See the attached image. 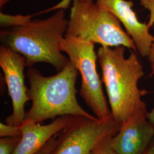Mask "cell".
I'll list each match as a JSON object with an SVG mask.
<instances>
[{"instance_id":"cell-3","label":"cell","mask_w":154,"mask_h":154,"mask_svg":"<svg viewBox=\"0 0 154 154\" xmlns=\"http://www.w3.org/2000/svg\"><path fill=\"white\" fill-rule=\"evenodd\" d=\"M78 73L70 61L60 72L50 77L44 76L38 69L30 67L26 75L32 106L25 119L38 123L63 116L97 119L84 110L77 100L75 85Z\"/></svg>"},{"instance_id":"cell-10","label":"cell","mask_w":154,"mask_h":154,"mask_svg":"<svg viewBox=\"0 0 154 154\" xmlns=\"http://www.w3.org/2000/svg\"><path fill=\"white\" fill-rule=\"evenodd\" d=\"M73 116H58L44 125L25 119L20 126L22 131L21 140L12 154H37L51 138L70 124Z\"/></svg>"},{"instance_id":"cell-6","label":"cell","mask_w":154,"mask_h":154,"mask_svg":"<svg viewBox=\"0 0 154 154\" xmlns=\"http://www.w3.org/2000/svg\"><path fill=\"white\" fill-rule=\"evenodd\" d=\"M121 126L112 116L102 121L74 116L70 124L58 135L51 154H91L98 143L116 135Z\"/></svg>"},{"instance_id":"cell-2","label":"cell","mask_w":154,"mask_h":154,"mask_svg":"<svg viewBox=\"0 0 154 154\" xmlns=\"http://www.w3.org/2000/svg\"><path fill=\"white\" fill-rule=\"evenodd\" d=\"M68 22L64 9H60L47 18L2 29L0 41L1 45L23 56L26 67L30 68L37 63L45 62L60 72L70 61L61 49Z\"/></svg>"},{"instance_id":"cell-16","label":"cell","mask_w":154,"mask_h":154,"mask_svg":"<svg viewBox=\"0 0 154 154\" xmlns=\"http://www.w3.org/2000/svg\"><path fill=\"white\" fill-rule=\"evenodd\" d=\"M58 135H56L51 138L44 146L35 154H51L53 150L55 148Z\"/></svg>"},{"instance_id":"cell-12","label":"cell","mask_w":154,"mask_h":154,"mask_svg":"<svg viewBox=\"0 0 154 154\" xmlns=\"http://www.w3.org/2000/svg\"><path fill=\"white\" fill-rule=\"evenodd\" d=\"M21 138L2 137L0 139V154H12Z\"/></svg>"},{"instance_id":"cell-5","label":"cell","mask_w":154,"mask_h":154,"mask_svg":"<svg viewBox=\"0 0 154 154\" xmlns=\"http://www.w3.org/2000/svg\"><path fill=\"white\" fill-rule=\"evenodd\" d=\"M81 76L79 94L95 116L107 121L112 116L102 88V81L97 70V53L94 44L79 39L65 37L61 46Z\"/></svg>"},{"instance_id":"cell-11","label":"cell","mask_w":154,"mask_h":154,"mask_svg":"<svg viewBox=\"0 0 154 154\" xmlns=\"http://www.w3.org/2000/svg\"><path fill=\"white\" fill-rule=\"evenodd\" d=\"M34 15H9L0 13V26L3 28H15L25 25L32 21Z\"/></svg>"},{"instance_id":"cell-4","label":"cell","mask_w":154,"mask_h":154,"mask_svg":"<svg viewBox=\"0 0 154 154\" xmlns=\"http://www.w3.org/2000/svg\"><path fill=\"white\" fill-rule=\"evenodd\" d=\"M65 37L105 47L123 46L137 52L133 40L118 19L95 0H72Z\"/></svg>"},{"instance_id":"cell-18","label":"cell","mask_w":154,"mask_h":154,"mask_svg":"<svg viewBox=\"0 0 154 154\" xmlns=\"http://www.w3.org/2000/svg\"><path fill=\"white\" fill-rule=\"evenodd\" d=\"M148 59L151 64H154V41L152 42V44L151 45V49L149 50V55H148Z\"/></svg>"},{"instance_id":"cell-15","label":"cell","mask_w":154,"mask_h":154,"mask_svg":"<svg viewBox=\"0 0 154 154\" xmlns=\"http://www.w3.org/2000/svg\"><path fill=\"white\" fill-rule=\"evenodd\" d=\"M140 5L149 11V17L147 25L151 28L154 25V0H139Z\"/></svg>"},{"instance_id":"cell-7","label":"cell","mask_w":154,"mask_h":154,"mask_svg":"<svg viewBox=\"0 0 154 154\" xmlns=\"http://www.w3.org/2000/svg\"><path fill=\"white\" fill-rule=\"evenodd\" d=\"M0 67L4 72L13 109L11 115L6 118V123L20 126L26 118L25 105L30 100L25 82L26 60L23 56L1 45Z\"/></svg>"},{"instance_id":"cell-17","label":"cell","mask_w":154,"mask_h":154,"mask_svg":"<svg viewBox=\"0 0 154 154\" xmlns=\"http://www.w3.org/2000/svg\"><path fill=\"white\" fill-rule=\"evenodd\" d=\"M151 74H154V64H151ZM148 118L149 121L152 123L154 126V108L151 110V111L148 114Z\"/></svg>"},{"instance_id":"cell-14","label":"cell","mask_w":154,"mask_h":154,"mask_svg":"<svg viewBox=\"0 0 154 154\" xmlns=\"http://www.w3.org/2000/svg\"><path fill=\"white\" fill-rule=\"evenodd\" d=\"M22 131L20 126H15L7 123H0V137L21 138Z\"/></svg>"},{"instance_id":"cell-13","label":"cell","mask_w":154,"mask_h":154,"mask_svg":"<svg viewBox=\"0 0 154 154\" xmlns=\"http://www.w3.org/2000/svg\"><path fill=\"white\" fill-rule=\"evenodd\" d=\"M114 135L105 138L97 144L91 154H119L111 146V139Z\"/></svg>"},{"instance_id":"cell-19","label":"cell","mask_w":154,"mask_h":154,"mask_svg":"<svg viewBox=\"0 0 154 154\" xmlns=\"http://www.w3.org/2000/svg\"><path fill=\"white\" fill-rule=\"evenodd\" d=\"M144 154H154V144H152L149 146Z\"/></svg>"},{"instance_id":"cell-9","label":"cell","mask_w":154,"mask_h":154,"mask_svg":"<svg viewBox=\"0 0 154 154\" xmlns=\"http://www.w3.org/2000/svg\"><path fill=\"white\" fill-rule=\"evenodd\" d=\"M99 5L113 14L124 26L142 57H147L154 37L147 23L141 22L132 9L133 2L127 0H95Z\"/></svg>"},{"instance_id":"cell-20","label":"cell","mask_w":154,"mask_h":154,"mask_svg":"<svg viewBox=\"0 0 154 154\" xmlns=\"http://www.w3.org/2000/svg\"><path fill=\"white\" fill-rule=\"evenodd\" d=\"M11 0H0V9H1L4 6L8 4Z\"/></svg>"},{"instance_id":"cell-1","label":"cell","mask_w":154,"mask_h":154,"mask_svg":"<svg viewBox=\"0 0 154 154\" xmlns=\"http://www.w3.org/2000/svg\"><path fill=\"white\" fill-rule=\"evenodd\" d=\"M125 48L101 46L97 51L111 116L121 125L132 116L148 113L142 99L147 92L138 88V82L144 75L143 65L132 50L126 58Z\"/></svg>"},{"instance_id":"cell-8","label":"cell","mask_w":154,"mask_h":154,"mask_svg":"<svg viewBox=\"0 0 154 154\" xmlns=\"http://www.w3.org/2000/svg\"><path fill=\"white\" fill-rule=\"evenodd\" d=\"M148 114H138L122 123L111 139V146L118 154H145L154 136V126Z\"/></svg>"}]
</instances>
